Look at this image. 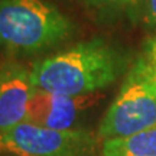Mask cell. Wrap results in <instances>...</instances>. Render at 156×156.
I'll return each instance as SVG.
<instances>
[{
	"instance_id": "obj_8",
	"label": "cell",
	"mask_w": 156,
	"mask_h": 156,
	"mask_svg": "<svg viewBox=\"0 0 156 156\" xmlns=\"http://www.w3.org/2000/svg\"><path fill=\"white\" fill-rule=\"evenodd\" d=\"M145 0H88V5L103 15H116L120 12H130L139 7Z\"/></svg>"
},
{
	"instance_id": "obj_10",
	"label": "cell",
	"mask_w": 156,
	"mask_h": 156,
	"mask_svg": "<svg viewBox=\"0 0 156 156\" xmlns=\"http://www.w3.org/2000/svg\"><path fill=\"white\" fill-rule=\"evenodd\" d=\"M146 51H147L152 56H155V58H156V39H155V41H152L151 45L147 46V49H146Z\"/></svg>"
},
{
	"instance_id": "obj_2",
	"label": "cell",
	"mask_w": 156,
	"mask_h": 156,
	"mask_svg": "<svg viewBox=\"0 0 156 156\" xmlns=\"http://www.w3.org/2000/svg\"><path fill=\"white\" fill-rule=\"evenodd\" d=\"M74 32V22L49 2L0 0V49L9 55H38Z\"/></svg>"
},
{
	"instance_id": "obj_9",
	"label": "cell",
	"mask_w": 156,
	"mask_h": 156,
	"mask_svg": "<svg viewBox=\"0 0 156 156\" xmlns=\"http://www.w3.org/2000/svg\"><path fill=\"white\" fill-rule=\"evenodd\" d=\"M143 20L147 26L156 28V0L143 2Z\"/></svg>"
},
{
	"instance_id": "obj_3",
	"label": "cell",
	"mask_w": 156,
	"mask_h": 156,
	"mask_svg": "<svg viewBox=\"0 0 156 156\" xmlns=\"http://www.w3.org/2000/svg\"><path fill=\"white\" fill-rule=\"evenodd\" d=\"M156 124V59L137 58L98 127L100 139L129 136Z\"/></svg>"
},
{
	"instance_id": "obj_5",
	"label": "cell",
	"mask_w": 156,
	"mask_h": 156,
	"mask_svg": "<svg viewBox=\"0 0 156 156\" xmlns=\"http://www.w3.org/2000/svg\"><path fill=\"white\" fill-rule=\"evenodd\" d=\"M95 101V94L69 97L35 88L28 104L26 122L54 130H74L81 116Z\"/></svg>"
},
{
	"instance_id": "obj_6",
	"label": "cell",
	"mask_w": 156,
	"mask_h": 156,
	"mask_svg": "<svg viewBox=\"0 0 156 156\" xmlns=\"http://www.w3.org/2000/svg\"><path fill=\"white\" fill-rule=\"evenodd\" d=\"M30 71L20 64L0 67V133L26 120L29 100L34 94Z\"/></svg>"
},
{
	"instance_id": "obj_1",
	"label": "cell",
	"mask_w": 156,
	"mask_h": 156,
	"mask_svg": "<svg viewBox=\"0 0 156 156\" xmlns=\"http://www.w3.org/2000/svg\"><path fill=\"white\" fill-rule=\"evenodd\" d=\"M122 68L119 52L97 38L78 42L35 62L30 78L38 90L78 97L95 94L112 85Z\"/></svg>"
},
{
	"instance_id": "obj_11",
	"label": "cell",
	"mask_w": 156,
	"mask_h": 156,
	"mask_svg": "<svg viewBox=\"0 0 156 156\" xmlns=\"http://www.w3.org/2000/svg\"><path fill=\"white\" fill-rule=\"evenodd\" d=\"M146 52H147V51H146ZM153 58H155V56H153ZM155 59H156V58H155Z\"/></svg>"
},
{
	"instance_id": "obj_7",
	"label": "cell",
	"mask_w": 156,
	"mask_h": 156,
	"mask_svg": "<svg viewBox=\"0 0 156 156\" xmlns=\"http://www.w3.org/2000/svg\"><path fill=\"white\" fill-rule=\"evenodd\" d=\"M101 156H156V124L129 136L103 140Z\"/></svg>"
},
{
	"instance_id": "obj_4",
	"label": "cell",
	"mask_w": 156,
	"mask_h": 156,
	"mask_svg": "<svg viewBox=\"0 0 156 156\" xmlns=\"http://www.w3.org/2000/svg\"><path fill=\"white\" fill-rule=\"evenodd\" d=\"M0 152L15 156H95V139L81 129L54 130L25 120L0 133Z\"/></svg>"
}]
</instances>
